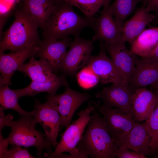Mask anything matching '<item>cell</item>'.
<instances>
[{"label": "cell", "instance_id": "20", "mask_svg": "<svg viewBox=\"0 0 158 158\" xmlns=\"http://www.w3.org/2000/svg\"><path fill=\"white\" fill-rule=\"evenodd\" d=\"M38 26L43 30L56 7L54 0H20Z\"/></svg>", "mask_w": 158, "mask_h": 158}, {"label": "cell", "instance_id": "30", "mask_svg": "<svg viewBox=\"0 0 158 158\" xmlns=\"http://www.w3.org/2000/svg\"><path fill=\"white\" fill-rule=\"evenodd\" d=\"M4 158H34L27 149H23L20 146L15 145L12 146L11 148L7 150L5 152Z\"/></svg>", "mask_w": 158, "mask_h": 158}, {"label": "cell", "instance_id": "18", "mask_svg": "<svg viewBox=\"0 0 158 158\" xmlns=\"http://www.w3.org/2000/svg\"><path fill=\"white\" fill-rule=\"evenodd\" d=\"M150 136L146 121L137 123L123 138L117 142L118 147L123 145L146 156L151 154Z\"/></svg>", "mask_w": 158, "mask_h": 158}, {"label": "cell", "instance_id": "13", "mask_svg": "<svg viewBox=\"0 0 158 158\" xmlns=\"http://www.w3.org/2000/svg\"><path fill=\"white\" fill-rule=\"evenodd\" d=\"M37 46L23 48L15 52L5 54L0 51V85H10L11 78L28 59L36 56Z\"/></svg>", "mask_w": 158, "mask_h": 158}, {"label": "cell", "instance_id": "37", "mask_svg": "<svg viewBox=\"0 0 158 158\" xmlns=\"http://www.w3.org/2000/svg\"><path fill=\"white\" fill-rule=\"evenodd\" d=\"M152 87H153V89L154 88H157L158 89V83L156 84L155 85L152 86Z\"/></svg>", "mask_w": 158, "mask_h": 158}, {"label": "cell", "instance_id": "34", "mask_svg": "<svg viewBox=\"0 0 158 158\" xmlns=\"http://www.w3.org/2000/svg\"><path fill=\"white\" fill-rule=\"evenodd\" d=\"M147 8L150 12L158 11V0H151L147 4Z\"/></svg>", "mask_w": 158, "mask_h": 158}, {"label": "cell", "instance_id": "4", "mask_svg": "<svg viewBox=\"0 0 158 158\" xmlns=\"http://www.w3.org/2000/svg\"><path fill=\"white\" fill-rule=\"evenodd\" d=\"M32 116H22L18 120L11 121L9 126L11 132L6 138L12 146L35 147L37 155L41 157L43 150L46 149L49 153L52 151L51 147L53 145L47 140L44 133L35 129L37 123Z\"/></svg>", "mask_w": 158, "mask_h": 158}, {"label": "cell", "instance_id": "26", "mask_svg": "<svg viewBox=\"0 0 158 158\" xmlns=\"http://www.w3.org/2000/svg\"><path fill=\"white\" fill-rule=\"evenodd\" d=\"M71 6H75L83 13L86 18H94V15L99 11L100 8L111 0H62Z\"/></svg>", "mask_w": 158, "mask_h": 158}, {"label": "cell", "instance_id": "39", "mask_svg": "<svg viewBox=\"0 0 158 158\" xmlns=\"http://www.w3.org/2000/svg\"><path fill=\"white\" fill-rule=\"evenodd\" d=\"M58 0H54V2L56 3V2L57 1H58Z\"/></svg>", "mask_w": 158, "mask_h": 158}, {"label": "cell", "instance_id": "27", "mask_svg": "<svg viewBox=\"0 0 158 158\" xmlns=\"http://www.w3.org/2000/svg\"><path fill=\"white\" fill-rule=\"evenodd\" d=\"M153 89V92L157 97V101L150 118L146 121L150 136L151 153H156L158 150V89Z\"/></svg>", "mask_w": 158, "mask_h": 158}, {"label": "cell", "instance_id": "35", "mask_svg": "<svg viewBox=\"0 0 158 158\" xmlns=\"http://www.w3.org/2000/svg\"><path fill=\"white\" fill-rule=\"evenodd\" d=\"M145 57H148L158 60V44L151 55Z\"/></svg>", "mask_w": 158, "mask_h": 158}, {"label": "cell", "instance_id": "38", "mask_svg": "<svg viewBox=\"0 0 158 158\" xmlns=\"http://www.w3.org/2000/svg\"><path fill=\"white\" fill-rule=\"evenodd\" d=\"M157 155L155 156V158H158V150L157 151Z\"/></svg>", "mask_w": 158, "mask_h": 158}, {"label": "cell", "instance_id": "6", "mask_svg": "<svg viewBox=\"0 0 158 158\" xmlns=\"http://www.w3.org/2000/svg\"><path fill=\"white\" fill-rule=\"evenodd\" d=\"M64 92L60 94L46 96L48 101L58 112L61 118L60 129L66 128L70 125L76 110L92 96L72 89L68 83L64 86Z\"/></svg>", "mask_w": 158, "mask_h": 158}, {"label": "cell", "instance_id": "17", "mask_svg": "<svg viewBox=\"0 0 158 158\" xmlns=\"http://www.w3.org/2000/svg\"><path fill=\"white\" fill-rule=\"evenodd\" d=\"M143 5L135 12L134 15L124 23L122 26L121 42H128L131 46L146 27L155 18Z\"/></svg>", "mask_w": 158, "mask_h": 158}, {"label": "cell", "instance_id": "16", "mask_svg": "<svg viewBox=\"0 0 158 158\" xmlns=\"http://www.w3.org/2000/svg\"><path fill=\"white\" fill-rule=\"evenodd\" d=\"M158 83V60L148 57L138 58L134 73L129 85L133 92L140 87Z\"/></svg>", "mask_w": 158, "mask_h": 158}, {"label": "cell", "instance_id": "31", "mask_svg": "<svg viewBox=\"0 0 158 158\" xmlns=\"http://www.w3.org/2000/svg\"><path fill=\"white\" fill-rule=\"evenodd\" d=\"M118 158H146L147 157L142 153L131 150L123 145L120 146L115 153Z\"/></svg>", "mask_w": 158, "mask_h": 158}, {"label": "cell", "instance_id": "33", "mask_svg": "<svg viewBox=\"0 0 158 158\" xmlns=\"http://www.w3.org/2000/svg\"><path fill=\"white\" fill-rule=\"evenodd\" d=\"M9 144L7 138H4L0 133V158H4V154L7 150Z\"/></svg>", "mask_w": 158, "mask_h": 158}, {"label": "cell", "instance_id": "22", "mask_svg": "<svg viewBox=\"0 0 158 158\" xmlns=\"http://www.w3.org/2000/svg\"><path fill=\"white\" fill-rule=\"evenodd\" d=\"M158 44V27L145 29L130 46V50L137 56H149Z\"/></svg>", "mask_w": 158, "mask_h": 158}, {"label": "cell", "instance_id": "5", "mask_svg": "<svg viewBox=\"0 0 158 158\" xmlns=\"http://www.w3.org/2000/svg\"><path fill=\"white\" fill-rule=\"evenodd\" d=\"M96 104L94 106L89 105L85 109L78 113V118L60 135L61 139L58 143L54 151L45 153V157H56L64 152H68L70 155H66V157L80 158L79 151L77 147L82 138L86 126L92 118L90 113Z\"/></svg>", "mask_w": 158, "mask_h": 158}, {"label": "cell", "instance_id": "10", "mask_svg": "<svg viewBox=\"0 0 158 158\" xmlns=\"http://www.w3.org/2000/svg\"><path fill=\"white\" fill-rule=\"evenodd\" d=\"M104 87L95 94L106 106L116 108L132 114V99L133 92L129 85L124 83H114Z\"/></svg>", "mask_w": 158, "mask_h": 158}, {"label": "cell", "instance_id": "29", "mask_svg": "<svg viewBox=\"0 0 158 158\" xmlns=\"http://www.w3.org/2000/svg\"><path fill=\"white\" fill-rule=\"evenodd\" d=\"M19 1V0H0V40L2 37L4 25L11 15L14 13Z\"/></svg>", "mask_w": 158, "mask_h": 158}, {"label": "cell", "instance_id": "25", "mask_svg": "<svg viewBox=\"0 0 158 158\" xmlns=\"http://www.w3.org/2000/svg\"><path fill=\"white\" fill-rule=\"evenodd\" d=\"M144 0H115L110 9L116 23L122 27L127 17L135 9L137 4Z\"/></svg>", "mask_w": 158, "mask_h": 158}, {"label": "cell", "instance_id": "24", "mask_svg": "<svg viewBox=\"0 0 158 158\" xmlns=\"http://www.w3.org/2000/svg\"><path fill=\"white\" fill-rule=\"evenodd\" d=\"M18 97L14 90L10 89L8 85H4L0 86V104L3 110L12 109L16 111L21 116H33L34 111L28 112L23 109L19 106Z\"/></svg>", "mask_w": 158, "mask_h": 158}, {"label": "cell", "instance_id": "3", "mask_svg": "<svg viewBox=\"0 0 158 158\" xmlns=\"http://www.w3.org/2000/svg\"><path fill=\"white\" fill-rule=\"evenodd\" d=\"M14 20L10 27L3 32L0 51L15 52L23 48L37 46L41 41L38 26L19 0L14 12Z\"/></svg>", "mask_w": 158, "mask_h": 158}, {"label": "cell", "instance_id": "32", "mask_svg": "<svg viewBox=\"0 0 158 158\" xmlns=\"http://www.w3.org/2000/svg\"><path fill=\"white\" fill-rule=\"evenodd\" d=\"M4 110L0 107V133L5 126H10L11 122L13 118V116L9 114L5 116L4 115Z\"/></svg>", "mask_w": 158, "mask_h": 158}, {"label": "cell", "instance_id": "21", "mask_svg": "<svg viewBox=\"0 0 158 158\" xmlns=\"http://www.w3.org/2000/svg\"><path fill=\"white\" fill-rule=\"evenodd\" d=\"M18 71L27 75L32 81L44 83L51 81L57 76L47 61L40 59L37 60L30 58L26 63L23 64Z\"/></svg>", "mask_w": 158, "mask_h": 158}, {"label": "cell", "instance_id": "15", "mask_svg": "<svg viewBox=\"0 0 158 158\" xmlns=\"http://www.w3.org/2000/svg\"><path fill=\"white\" fill-rule=\"evenodd\" d=\"M98 55L91 56L87 62L88 66L98 77L102 84L123 83L111 59L107 55L104 44H100Z\"/></svg>", "mask_w": 158, "mask_h": 158}, {"label": "cell", "instance_id": "14", "mask_svg": "<svg viewBox=\"0 0 158 158\" xmlns=\"http://www.w3.org/2000/svg\"><path fill=\"white\" fill-rule=\"evenodd\" d=\"M72 40L69 37L53 41L41 40L36 56L46 60L54 73L59 70Z\"/></svg>", "mask_w": 158, "mask_h": 158}, {"label": "cell", "instance_id": "23", "mask_svg": "<svg viewBox=\"0 0 158 158\" xmlns=\"http://www.w3.org/2000/svg\"><path fill=\"white\" fill-rule=\"evenodd\" d=\"M67 83L63 75L57 76L54 79L47 82L41 83L32 81L27 87L14 91L19 98L26 96H32L42 92H47L50 96H53L56 95L57 90L60 87L65 86Z\"/></svg>", "mask_w": 158, "mask_h": 158}, {"label": "cell", "instance_id": "1", "mask_svg": "<svg viewBox=\"0 0 158 158\" xmlns=\"http://www.w3.org/2000/svg\"><path fill=\"white\" fill-rule=\"evenodd\" d=\"M98 106L96 104L85 132L77 146L80 158L116 157L117 142L109 131L104 118L98 112Z\"/></svg>", "mask_w": 158, "mask_h": 158}, {"label": "cell", "instance_id": "7", "mask_svg": "<svg viewBox=\"0 0 158 158\" xmlns=\"http://www.w3.org/2000/svg\"><path fill=\"white\" fill-rule=\"evenodd\" d=\"M70 47L59 70L72 75L87 63L93 50L94 45L92 41L78 36L75 37L71 42Z\"/></svg>", "mask_w": 158, "mask_h": 158}, {"label": "cell", "instance_id": "11", "mask_svg": "<svg viewBox=\"0 0 158 158\" xmlns=\"http://www.w3.org/2000/svg\"><path fill=\"white\" fill-rule=\"evenodd\" d=\"M125 43L121 41L112 44H104L123 82L129 85L135 71L138 57L127 49Z\"/></svg>", "mask_w": 158, "mask_h": 158}, {"label": "cell", "instance_id": "12", "mask_svg": "<svg viewBox=\"0 0 158 158\" xmlns=\"http://www.w3.org/2000/svg\"><path fill=\"white\" fill-rule=\"evenodd\" d=\"M34 117L37 122L42 126L47 140L55 148L58 143L56 139L60 130L61 118L58 112L47 101L40 103L37 99L34 105Z\"/></svg>", "mask_w": 158, "mask_h": 158}, {"label": "cell", "instance_id": "19", "mask_svg": "<svg viewBox=\"0 0 158 158\" xmlns=\"http://www.w3.org/2000/svg\"><path fill=\"white\" fill-rule=\"evenodd\" d=\"M157 97L153 92L145 87H140L133 93L132 99V114L138 123L150 118L157 101Z\"/></svg>", "mask_w": 158, "mask_h": 158}, {"label": "cell", "instance_id": "36", "mask_svg": "<svg viewBox=\"0 0 158 158\" xmlns=\"http://www.w3.org/2000/svg\"><path fill=\"white\" fill-rule=\"evenodd\" d=\"M151 1V0H144V1H143L144 2V4H145L146 5H147V4Z\"/></svg>", "mask_w": 158, "mask_h": 158}, {"label": "cell", "instance_id": "9", "mask_svg": "<svg viewBox=\"0 0 158 158\" xmlns=\"http://www.w3.org/2000/svg\"><path fill=\"white\" fill-rule=\"evenodd\" d=\"M98 110L104 120L109 131L116 142L125 136L138 122L133 116L121 109L98 105Z\"/></svg>", "mask_w": 158, "mask_h": 158}, {"label": "cell", "instance_id": "8", "mask_svg": "<svg viewBox=\"0 0 158 158\" xmlns=\"http://www.w3.org/2000/svg\"><path fill=\"white\" fill-rule=\"evenodd\" d=\"M109 3L104 6L100 15L96 18L92 28L95 34L92 41H104L105 44H110L121 41L122 27L115 21L110 9Z\"/></svg>", "mask_w": 158, "mask_h": 158}, {"label": "cell", "instance_id": "28", "mask_svg": "<svg viewBox=\"0 0 158 158\" xmlns=\"http://www.w3.org/2000/svg\"><path fill=\"white\" fill-rule=\"evenodd\" d=\"M77 78L79 85L85 89L93 87L99 82L97 76L88 65L79 71Z\"/></svg>", "mask_w": 158, "mask_h": 158}, {"label": "cell", "instance_id": "2", "mask_svg": "<svg viewBox=\"0 0 158 158\" xmlns=\"http://www.w3.org/2000/svg\"><path fill=\"white\" fill-rule=\"evenodd\" d=\"M95 19L80 16L74 11L72 6L62 0H58L43 30L44 40H55L71 35L79 36L83 29L92 27Z\"/></svg>", "mask_w": 158, "mask_h": 158}]
</instances>
